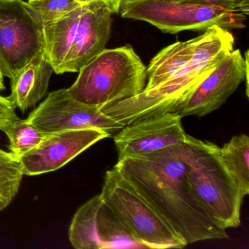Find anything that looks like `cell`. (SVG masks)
<instances>
[{
    "instance_id": "cell-1",
    "label": "cell",
    "mask_w": 249,
    "mask_h": 249,
    "mask_svg": "<svg viewBox=\"0 0 249 249\" xmlns=\"http://www.w3.org/2000/svg\"><path fill=\"white\" fill-rule=\"evenodd\" d=\"M114 167L188 245L228 238L227 230L215 224L191 194L186 142L119 160Z\"/></svg>"
},
{
    "instance_id": "cell-8",
    "label": "cell",
    "mask_w": 249,
    "mask_h": 249,
    "mask_svg": "<svg viewBox=\"0 0 249 249\" xmlns=\"http://www.w3.org/2000/svg\"><path fill=\"white\" fill-rule=\"evenodd\" d=\"M43 51L42 30L24 0H0V72L11 78Z\"/></svg>"
},
{
    "instance_id": "cell-6",
    "label": "cell",
    "mask_w": 249,
    "mask_h": 249,
    "mask_svg": "<svg viewBox=\"0 0 249 249\" xmlns=\"http://www.w3.org/2000/svg\"><path fill=\"white\" fill-rule=\"evenodd\" d=\"M103 200L146 249H182L186 240L113 167L105 176Z\"/></svg>"
},
{
    "instance_id": "cell-21",
    "label": "cell",
    "mask_w": 249,
    "mask_h": 249,
    "mask_svg": "<svg viewBox=\"0 0 249 249\" xmlns=\"http://www.w3.org/2000/svg\"><path fill=\"white\" fill-rule=\"evenodd\" d=\"M175 1L199 4V5H215L228 11L242 13L247 17L249 14V0H175Z\"/></svg>"
},
{
    "instance_id": "cell-3",
    "label": "cell",
    "mask_w": 249,
    "mask_h": 249,
    "mask_svg": "<svg viewBox=\"0 0 249 249\" xmlns=\"http://www.w3.org/2000/svg\"><path fill=\"white\" fill-rule=\"evenodd\" d=\"M186 180L195 200L219 227L240 225L244 196L220 156L219 147L187 135Z\"/></svg>"
},
{
    "instance_id": "cell-13",
    "label": "cell",
    "mask_w": 249,
    "mask_h": 249,
    "mask_svg": "<svg viewBox=\"0 0 249 249\" xmlns=\"http://www.w3.org/2000/svg\"><path fill=\"white\" fill-rule=\"evenodd\" d=\"M112 13L100 2L83 5L82 14L60 74L77 72L106 49L111 31Z\"/></svg>"
},
{
    "instance_id": "cell-15",
    "label": "cell",
    "mask_w": 249,
    "mask_h": 249,
    "mask_svg": "<svg viewBox=\"0 0 249 249\" xmlns=\"http://www.w3.org/2000/svg\"><path fill=\"white\" fill-rule=\"evenodd\" d=\"M82 10L83 5H81L42 29L43 53L57 75H60L62 65L75 38Z\"/></svg>"
},
{
    "instance_id": "cell-10",
    "label": "cell",
    "mask_w": 249,
    "mask_h": 249,
    "mask_svg": "<svg viewBox=\"0 0 249 249\" xmlns=\"http://www.w3.org/2000/svg\"><path fill=\"white\" fill-rule=\"evenodd\" d=\"M249 50L244 56L239 49L233 50L195 89L176 113L181 117L207 116L224 105L244 81L249 97Z\"/></svg>"
},
{
    "instance_id": "cell-16",
    "label": "cell",
    "mask_w": 249,
    "mask_h": 249,
    "mask_svg": "<svg viewBox=\"0 0 249 249\" xmlns=\"http://www.w3.org/2000/svg\"><path fill=\"white\" fill-rule=\"evenodd\" d=\"M199 36L177 42L160 51L147 67V83L144 89L153 88L168 80L194 62Z\"/></svg>"
},
{
    "instance_id": "cell-20",
    "label": "cell",
    "mask_w": 249,
    "mask_h": 249,
    "mask_svg": "<svg viewBox=\"0 0 249 249\" xmlns=\"http://www.w3.org/2000/svg\"><path fill=\"white\" fill-rule=\"evenodd\" d=\"M24 3L41 30L82 5L77 0H24Z\"/></svg>"
},
{
    "instance_id": "cell-7",
    "label": "cell",
    "mask_w": 249,
    "mask_h": 249,
    "mask_svg": "<svg viewBox=\"0 0 249 249\" xmlns=\"http://www.w3.org/2000/svg\"><path fill=\"white\" fill-rule=\"evenodd\" d=\"M68 236L71 245L77 249H146L100 194L78 208Z\"/></svg>"
},
{
    "instance_id": "cell-23",
    "label": "cell",
    "mask_w": 249,
    "mask_h": 249,
    "mask_svg": "<svg viewBox=\"0 0 249 249\" xmlns=\"http://www.w3.org/2000/svg\"><path fill=\"white\" fill-rule=\"evenodd\" d=\"M77 1L82 5L92 2H103L110 10L112 14H119L121 6L125 0H77Z\"/></svg>"
},
{
    "instance_id": "cell-24",
    "label": "cell",
    "mask_w": 249,
    "mask_h": 249,
    "mask_svg": "<svg viewBox=\"0 0 249 249\" xmlns=\"http://www.w3.org/2000/svg\"><path fill=\"white\" fill-rule=\"evenodd\" d=\"M5 89V84H4V76L0 72V91H4Z\"/></svg>"
},
{
    "instance_id": "cell-14",
    "label": "cell",
    "mask_w": 249,
    "mask_h": 249,
    "mask_svg": "<svg viewBox=\"0 0 249 249\" xmlns=\"http://www.w3.org/2000/svg\"><path fill=\"white\" fill-rule=\"evenodd\" d=\"M53 67L43 52L35 56L27 65L18 71L11 79L10 101L16 108L25 112L36 106L49 90Z\"/></svg>"
},
{
    "instance_id": "cell-11",
    "label": "cell",
    "mask_w": 249,
    "mask_h": 249,
    "mask_svg": "<svg viewBox=\"0 0 249 249\" xmlns=\"http://www.w3.org/2000/svg\"><path fill=\"white\" fill-rule=\"evenodd\" d=\"M110 137L108 132L94 128L46 134L37 146L19 157L23 173L33 176L56 171L96 142Z\"/></svg>"
},
{
    "instance_id": "cell-19",
    "label": "cell",
    "mask_w": 249,
    "mask_h": 249,
    "mask_svg": "<svg viewBox=\"0 0 249 249\" xmlns=\"http://www.w3.org/2000/svg\"><path fill=\"white\" fill-rule=\"evenodd\" d=\"M3 132L9 141L10 151L18 157L37 146L46 135L27 119L14 121Z\"/></svg>"
},
{
    "instance_id": "cell-5",
    "label": "cell",
    "mask_w": 249,
    "mask_h": 249,
    "mask_svg": "<svg viewBox=\"0 0 249 249\" xmlns=\"http://www.w3.org/2000/svg\"><path fill=\"white\" fill-rule=\"evenodd\" d=\"M119 14L122 18L145 21L162 33L205 32L214 26L231 31L246 27L247 16L211 5L175 0H125Z\"/></svg>"
},
{
    "instance_id": "cell-12",
    "label": "cell",
    "mask_w": 249,
    "mask_h": 249,
    "mask_svg": "<svg viewBox=\"0 0 249 249\" xmlns=\"http://www.w3.org/2000/svg\"><path fill=\"white\" fill-rule=\"evenodd\" d=\"M181 116L168 113L124 126L113 136L119 160L152 154L186 142Z\"/></svg>"
},
{
    "instance_id": "cell-9",
    "label": "cell",
    "mask_w": 249,
    "mask_h": 249,
    "mask_svg": "<svg viewBox=\"0 0 249 249\" xmlns=\"http://www.w3.org/2000/svg\"><path fill=\"white\" fill-rule=\"evenodd\" d=\"M27 119L45 134L94 128L106 131L112 137L125 126L102 113L98 106L75 100L68 89L49 93Z\"/></svg>"
},
{
    "instance_id": "cell-17",
    "label": "cell",
    "mask_w": 249,
    "mask_h": 249,
    "mask_svg": "<svg viewBox=\"0 0 249 249\" xmlns=\"http://www.w3.org/2000/svg\"><path fill=\"white\" fill-rule=\"evenodd\" d=\"M220 156L241 192L249 194V138L246 134L232 137L219 148Z\"/></svg>"
},
{
    "instance_id": "cell-4",
    "label": "cell",
    "mask_w": 249,
    "mask_h": 249,
    "mask_svg": "<svg viewBox=\"0 0 249 249\" xmlns=\"http://www.w3.org/2000/svg\"><path fill=\"white\" fill-rule=\"evenodd\" d=\"M78 72L68 92L98 107L135 97L146 86L147 67L129 45L105 49Z\"/></svg>"
},
{
    "instance_id": "cell-18",
    "label": "cell",
    "mask_w": 249,
    "mask_h": 249,
    "mask_svg": "<svg viewBox=\"0 0 249 249\" xmlns=\"http://www.w3.org/2000/svg\"><path fill=\"white\" fill-rule=\"evenodd\" d=\"M24 176L19 157L0 148V212L12 203Z\"/></svg>"
},
{
    "instance_id": "cell-22",
    "label": "cell",
    "mask_w": 249,
    "mask_h": 249,
    "mask_svg": "<svg viewBox=\"0 0 249 249\" xmlns=\"http://www.w3.org/2000/svg\"><path fill=\"white\" fill-rule=\"evenodd\" d=\"M19 119L16 113V107L8 97L0 94V131L3 132L13 122Z\"/></svg>"
},
{
    "instance_id": "cell-2",
    "label": "cell",
    "mask_w": 249,
    "mask_h": 249,
    "mask_svg": "<svg viewBox=\"0 0 249 249\" xmlns=\"http://www.w3.org/2000/svg\"><path fill=\"white\" fill-rule=\"evenodd\" d=\"M234 50L228 33L212 27L199 36L194 62L167 81L138 95L100 107V111L122 124L176 113L195 89Z\"/></svg>"
}]
</instances>
